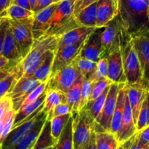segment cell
Here are the masks:
<instances>
[{
	"label": "cell",
	"instance_id": "obj_1",
	"mask_svg": "<svg viewBox=\"0 0 149 149\" xmlns=\"http://www.w3.org/2000/svg\"><path fill=\"white\" fill-rule=\"evenodd\" d=\"M118 18L131 36L149 29V0H118Z\"/></svg>",
	"mask_w": 149,
	"mask_h": 149
},
{
	"label": "cell",
	"instance_id": "obj_2",
	"mask_svg": "<svg viewBox=\"0 0 149 149\" xmlns=\"http://www.w3.org/2000/svg\"><path fill=\"white\" fill-rule=\"evenodd\" d=\"M120 51L127 79L126 84L127 86L140 85L144 86L141 67L133 45L132 37L123 28H121L120 34Z\"/></svg>",
	"mask_w": 149,
	"mask_h": 149
},
{
	"label": "cell",
	"instance_id": "obj_3",
	"mask_svg": "<svg viewBox=\"0 0 149 149\" xmlns=\"http://www.w3.org/2000/svg\"><path fill=\"white\" fill-rule=\"evenodd\" d=\"M76 0H61L58 3L49 22L45 35H54L58 38L70 30L79 27L74 15Z\"/></svg>",
	"mask_w": 149,
	"mask_h": 149
},
{
	"label": "cell",
	"instance_id": "obj_4",
	"mask_svg": "<svg viewBox=\"0 0 149 149\" xmlns=\"http://www.w3.org/2000/svg\"><path fill=\"white\" fill-rule=\"evenodd\" d=\"M58 45V38L54 35H45L34 40L29 52L21 61L22 76H32L34 70L50 51H55Z\"/></svg>",
	"mask_w": 149,
	"mask_h": 149
},
{
	"label": "cell",
	"instance_id": "obj_5",
	"mask_svg": "<svg viewBox=\"0 0 149 149\" xmlns=\"http://www.w3.org/2000/svg\"><path fill=\"white\" fill-rule=\"evenodd\" d=\"M73 149H85L94 132L95 121L85 108L72 113Z\"/></svg>",
	"mask_w": 149,
	"mask_h": 149
},
{
	"label": "cell",
	"instance_id": "obj_6",
	"mask_svg": "<svg viewBox=\"0 0 149 149\" xmlns=\"http://www.w3.org/2000/svg\"><path fill=\"white\" fill-rule=\"evenodd\" d=\"M8 20L24 58L29 52L34 41L32 33L33 16L21 20Z\"/></svg>",
	"mask_w": 149,
	"mask_h": 149
},
{
	"label": "cell",
	"instance_id": "obj_7",
	"mask_svg": "<svg viewBox=\"0 0 149 149\" xmlns=\"http://www.w3.org/2000/svg\"><path fill=\"white\" fill-rule=\"evenodd\" d=\"M131 37L141 67L143 85L149 91V29Z\"/></svg>",
	"mask_w": 149,
	"mask_h": 149
},
{
	"label": "cell",
	"instance_id": "obj_8",
	"mask_svg": "<svg viewBox=\"0 0 149 149\" xmlns=\"http://www.w3.org/2000/svg\"><path fill=\"white\" fill-rule=\"evenodd\" d=\"M80 73L72 64L60 69L51 74L47 90H56L65 94L72 86Z\"/></svg>",
	"mask_w": 149,
	"mask_h": 149
},
{
	"label": "cell",
	"instance_id": "obj_9",
	"mask_svg": "<svg viewBox=\"0 0 149 149\" xmlns=\"http://www.w3.org/2000/svg\"><path fill=\"white\" fill-rule=\"evenodd\" d=\"M122 26L118 15L104 26L102 32V57L107 58L111 53L120 49V34Z\"/></svg>",
	"mask_w": 149,
	"mask_h": 149
},
{
	"label": "cell",
	"instance_id": "obj_10",
	"mask_svg": "<svg viewBox=\"0 0 149 149\" xmlns=\"http://www.w3.org/2000/svg\"><path fill=\"white\" fill-rule=\"evenodd\" d=\"M40 84L41 82L33 76H21L18 80L13 88L6 95L12 101L14 111L17 112L19 110L27 96Z\"/></svg>",
	"mask_w": 149,
	"mask_h": 149
},
{
	"label": "cell",
	"instance_id": "obj_11",
	"mask_svg": "<svg viewBox=\"0 0 149 149\" xmlns=\"http://www.w3.org/2000/svg\"><path fill=\"white\" fill-rule=\"evenodd\" d=\"M119 86L120 84L116 83H113L110 86L102 110L95 121V122L104 131L110 132V130L112 118L116 107Z\"/></svg>",
	"mask_w": 149,
	"mask_h": 149
},
{
	"label": "cell",
	"instance_id": "obj_12",
	"mask_svg": "<svg viewBox=\"0 0 149 149\" xmlns=\"http://www.w3.org/2000/svg\"><path fill=\"white\" fill-rule=\"evenodd\" d=\"M43 110L34 118L27 121H24L18 127L12 129L6 138L0 145V149H14L18 143L34 128L40 118L43 114Z\"/></svg>",
	"mask_w": 149,
	"mask_h": 149
},
{
	"label": "cell",
	"instance_id": "obj_13",
	"mask_svg": "<svg viewBox=\"0 0 149 149\" xmlns=\"http://www.w3.org/2000/svg\"><path fill=\"white\" fill-rule=\"evenodd\" d=\"M86 40L74 45L57 48L55 51L51 74L66 66L71 64L76 57L79 56L83 47L85 45Z\"/></svg>",
	"mask_w": 149,
	"mask_h": 149
},
{
	"label": "cell",
	"instance_id": "obj_14",
	"mask_svg": "<svg viewBox=\"0 0 149 149\" xmlns=\"http://www.w3.org/2000/svg\"><path fill=\"white\" fill-rule=\"evenodd\" d=\"M104 28H97L88 36L80 53V56L96 63L101 58L102 52L101 35Z\"/></svg>",
	"mask_w": 149,
	"mask_h": 149
},
{
	"label": "cell",
	"instance_id": "obj_15",
	"mask_svg": "<svg viewBox=\"0 0 149 149\" xmlns=\"http://www.w3.org/2000/svg\"><path fill=\"white\" fill-rule=\"evenodd\" d=\"M58 3H54L45 9L34 13L33 15L32 33L34 40H37L45 35L49 29V22Z\"/></svg>",
	"mask_w": 149,
	"mask_h": 149
},
{
	"label": "cell",
	"instance_id": "obj_16",
	"mask_svg": "<svg viewBox=\"0 0 149 149\" xmlns=\"http://www.w3.org/2000/svg\"><path fill=\"white\" fill-rule=\"evenodd\" d=\"M137 132V128L133 119L132 112L131 107H130V102H129L128 97L126 92L125 97V104H124V113H123L122 123L119 132L116 136L120 145L123 144L125 141L132 135H134Z\"/></svg>",
	"mask_w": 149,
	"mask_h": 149
},
{
	"label": "cell",
	"instance_id": "obj_17",
	"mask_svg": "<svg viewBox=\"0 0 149 149\" xmlns=\"http://www.w3.org/2000/svg\"><path fill=\"white\" fill-rule=\"evenodd\" d=\"M107 58L108 61L107 78L116 84H127L120 49L109 54Z\"/></svg>",
	"mask_w": 149,
	"mask_h": 149
},
{
	"label": "cell",
	"instance_id": "obj_18",
	"mask_svg": "<svg viewBox=\"0 0 149 149\" xmlns=\"http://www.w3.org/2000/svg\"><path fill=\"white\" fill-rule=\"evenodd\" d=\"M118 15V0H99L97 2V28L104 27Z\"/></svg>",
	"mask_w": 149,
	"mask_h": 149
},
{
	"label": "cell",
	"instance_id": "obj_19",
	"mask_svg": "<svg viewBox=\"0 0 149 149\" xmlns=\"http://www.w3.org/2000/svg\"><path fill=\"white\" fill-rule=\"evenodd\" d=\"M97 28L79 26L67 31L61 37H58L57 48L72 45L79 43L87 39V37Z\"/></svg>",
	"mask_w": 149,
	"mask_h": 149
},
{
	"label": "cell",
	"instance_id": "obj_20",
	"mask_svg": "<svg viewBox=\"0 0 149 149\" xmlns=\"http://www.w3.org/2000/svg\"><path fill=\"white\" fill-rule=\"evenodd\" d=\"M147 91L148 90L143 86H127L126 84V92L130 102L135 125L137 124L142 103L145 99Z\"/></svg>",
	"mask_w": 149,
	"mask_h": 149
},
{
	"label": "cell",
	"instance_id": "obj_21",
	"mask_svg": "<svg viewBox=\"0 0 149 149\" xmlns=\"http://www.w3.org/2000/svg\"><path fill=\"white\" fill-rule=\"evenodd\" d=\"M126 97V84H120L119 91H118V99H117L116 107L113 115L110 125V132L115 136L119 132L122 123L123 113H124V104H125Z\"/></svg>",
	"mask_w": 149,
	"mask_h": 149
},
{
	"label": "cell",
	"instance_id": "obj_22",
	"mask_svg": "<svg viewBox=\"0 0 149 149\" xmlns=\"http://www.w3.org/2000/svg\"><path fill=\"white\" fill-rule=\"evenodd\" d=\"M1 55L12 61H20L23 59L19 46L15 40L10 26L7 30Z\"/></svg>",
	"mask_w": 149,
	"mask_h": 149
},
{
	"label": "cell",
	"instance_id": "obj_23",
	"mask_svg": "<svg viewBox=\"0 0 149 149\" xmlns=\"http://www.w3.org/2000/svg\"><path fill=\"white\" fill-rule=\"evenodd\" d=\"M94 132L97 149H117L120 146L116 137L113 133L103 130L96 122Z\"/></svg>",
	"mask_w": 149,
	"mask_h": 149
},
{
	"label": "cell",
	"instance_id": "obj_24",
	"mask_svg": "<svg viewBox=\"0 0 149 149\" xmlns=\"http://www.w3.org/2000/svg\"><path fill=\"white\" fill-rule=\"evenodd\" d=\"M75 20L81 26L97 28V2L88 5L74 14Z\"/></svg>",
	"mask_w": 149,
	"mask_h": 149
},
{
	"label": "cell",
	"instance_id": "obj_25",
	"mask_svg": "<svg viewBox=\"0 0 149 149\" xmlns=\"http://www.w3.org/2000/svg\"><path fill=\"white\" fill-rule=\"evenodd\" d=\"M44 111V110H43ZM47 120V113L44 111L42 117L36 124L34 128L18 143L14 149H33V147L37 142V138L42 130V127Z\"/></svg>",
	"mask_w": 149,
	"mask_h": 149
},
{
	"label": "cell",
	"instance_id": "obj_26",
	"mask_svg": "<svg viewBox=\"0 0 149 149\" xmlns=\"http://www.w3.org/2000/svg\"><path fill=\"white\" fill-rule=\"evenodd\" d=\"M54 56H55V51H48L43 60L34 70L32 76L40 82H46L49 80L51 74Z\"/></svg>",
	"mask_w": 149,
	"mask_h": 149
},
{
	"label": "cell",
	"instance_id": "obj_27",
	"mask_svg": "<svg viewBox=\"0 0 149 149\" xmlns=\"http://www.w3.org/2000/svg\"><path fill=\"white\" fill-rule=\"evenodd\" d=\"M21 61L13 67L12 71L4 79L0 81V100L11 91L18 80L22 76L23 72Z\"/></svg>",
	"mask_w": 149,
	"mask_h": 149
},
{
	"label": "cell",
	"instance_id": "obj_28",
	"mask_svg": "<svg viewBox=\"0 0 149 149\" xmlns=\"http://www.w3.org/2000/svg\"><path fill=\"white\" fill-rule=\"evenodd\" d=\"M83 81H84V75L81 73H80L72 86L65 93L67 104H69L72 112L78 111V105H79L81 96Z\"/></svg>",
	"mask_w": 149,
	"mask_h": 149
},
{
	"label": "cell",
	"instance_id": "obj_29",
	"mask_svg": "<svg viewBox=\"0 0 149 149\" xmlns=\"http://www.w3.org/2000/svg\"><path fill=\"white\" fill-rule=\"evenodd\" d=\"M46 91L34 102L31 103V104H28V105L25 106L22 108H20L18 111L15 112L13 129L20 125L24 120L26 119L29 116H31L33 113H34L37 110V109L39 108L43 104L45 100Z\"/></svg>",
	"mask_w": 149,
	"mask_h": 149
},
{
	"label": "cell",
	"instance_id": "obj_30",
	"mask_svg": "<svg viewBox=\"0 0 149 149\" xmlns=\"http://www.w3.org/2000/svg\"><path fill=\"white\" fill-rule=\"evenodd\" d=\"M55 140L51 133V121L46 120L42 127V130L37 138L33 149H45L48 148L54 147L56 146Z\"/></svg>",
	"mask_w": 149,
	"mask_h": 149
},
{
	"label": "cell",
	"instance_id": "obj_31",
	"mask_svg": "<svg viewBox=\"0 0 149 149\" xmlns=\"http://www.w3.org/2000/svg\"><path fill=\"white\" fill-rule=\"evenodd\" d=\"M61 103H67L64 93L56 90H47L43 107V110L47 113V118L51 115L54 107Z\"/></svg>",
	"mask_w": 149,
	"mask_h": 149
},
{
	"label": "cell",
	"instance_id": "obj_32",
	"mask_svg": "<svg viewBox=\"0 0 149 149\" xmlns=\"http://www.w3.org/2000/svg\"><path fill=\"white\" fill-rule=\"evenodd\" d=\"M72 64L74 66L79 72L84 75V78L93 81L97 70V63L78 56Z\"/></svg>",
	"mask_w": 149,
	"mask_h": 149
},
{
	"label": "cell",
	"instance_id": "obj_33",
	"mask_svg": "<svg viewBox=\"0 0 149 149\" xmlns=\"http://www.w3.org/2000/svg\"><path fill=\"white\" fill-rule=\"evenodd\" d=\"M55 149H73L72 116L67 121L56 144Z\"/></svg>",
	"mask_w": 149,
	"mask_h": 149
},
{
	"label": "cell",
	"instance_id": "obj_34",
	"mask_svg": "<svg viewBox=\"0 0 149 149\" xmlns=\"http://www.w3.org/2000/svg\"><path fill=\"white\" fill-rule=\"evenodd\" d=\"M109 88H110V86L107 87L104 90V92L101 95L99 96L97 99H95L93 101L88 102V103L84 107V108L88 111L89 115L91 116V117L94 121H96V119L98 118L100 113L102 112L103 106H104V102H105L106 97H107V93H108Z\"/></svg>",
	"mask_w": 149,
	"mask_h": 149
},
{
	"label": "cell",
	"instance_id": "obj_35",
	"mask_svg": "<svg viewBox=\"0 0 149 149\" xmlns=\"http://www.w3.org/2000/svg\"><path fill=\"white\" fill-rule=\"evenodd\" d=\"M33 15H34L33 11L29 10L22 7L12 4L8 7L5 12L2 13L0 16L5 17L10 20H21L29 18Z\"/></svg>",
	"mask_w": 149,
	"mask_h": 149
},
{
	"label": "cell",
	"instance_id": "obj_36",
	"mask_svg": "<svg viewBox=\"0 0 149 149\" xmlns=\"http://www.w3.org/2000/svg\"><path fill=\"white\" fill-rule=\"evenodd\" d=\"M149 125V91H146V95L142 103L138 115L136 128L137 131H140Z\"/></svg>",
	"mask_w": 149,
	"mask_h": 149
},
{
	"label": "cell",
	"instance_id": "obj_37",
	"mask_svg": "<svg viewBox=\"0 0 149 149\" xmlns=\"http://www.w3.org/2000/svg\"><path fill=\"white\" fill-rule=\"evenodd\" d=\"M71 116L72 113L66 114V115L54 117L52 119L50 120L51 126V133L56 143L58 141L63 130Z\"/></svg>",
	"mask_w": 149,
	"mask_h": 149
},
{
	"label": "cell",
	"instance_id": "obj_38",
	"mask_svg": "<svg viewBox=\"0 0 149 149\" xmlns=\"http://www.w3.org/2000/svg\"><path fill=\"white\" fill-rule=\"evenodd\" d=\"M112 84H113V82L107 78L94 80L92 81V84H91V91L88 102L93 101L95 99H97Z\"/></svg>",
	"mask_w": 149,
	"mask_h": 149
},
{
	"label": "cell",
	"instance_id": "obj_39",
	"mask_svg": "<svg viewBox=\"0 0 149 149\" xmlns=\"http://www.w3.org/2000/svg\"><path fill=\"white\" fill-rule=\"evenodd\" d=\"M91 84H92L91 80L87 79V78H85L84 77L82 89H81V100H80L78 111L82 110L85 107L86 104L88 103V100H89L90 94H91Z\"/></svg>",
	"mask_w": 149,
	"mask_h": 149
},
{
	"label": "cell",
	"instance_id": "obj_40",
	"mask_svg": "<svg viewBox=\"0 0 149 149\" xmlns=\"http://www.w3.org/2000/svg\"><path fill=\"white\" fill-rule=\"evenodd\" d=\"M121 146L124 147V149H149V144H142L139 141L138 137H137V131L134 135L132 136L130 139L121 144Z\"/></svg>",
	"mask_w": 149,
	"mask_h": 149
},
{
	"label": "cell",
	"instance_id": "obj_41",
	"mask_svg": "<svg viewBox=\"0 0 149 149\" xmlns=\"http://www.w3.org/2000/svg\"><path fill=\"white\" fill-rule=\"evenodd\" d=\"M97 70H96L95 76H94V80L104 78H107V73H108V61H107V58H100L97 61Z\"/></svg>",
	"mask_w": 149,
	"mask_h": 149
},
{
	"label": "cell",
	"instance_id": "obj_42",
	"mask_svg": "<svg viewBox=\"0 0 149 149\" xmlns=\"http://www.w3.org/2000/svg\"><path fill=\"white\" fill-rule=\"evenodd\" d=\"M72 109L69 106L68 104L67 103H61V104H58L56 106L53 110L51 115L47 118V120H51L54 117L56 116H60L66 115V114L72 113Z\"/></svg>",
	"mask_w": 149,
	"mask_h": 149
},
{
	"label": "cell",
	"instance_id": "obj_43",
	"mask_svg": "<svg viewBox=\"0 0 149 149\" xmlns=\"http://www.w3.org/2000/svg\"><path fill=\"white\" fill-rule=\"evenodd\" d=\"M13 109V103L10 98L5 96L0 100V121H2L10 110Z\"/></svg>",
	"mask_w": 149,
	"mask_h": 149
},
{
	"label": "cell",
	"instance_id": "obj_44",
	"mask_svg": "<svg viewBox=\"0 0 149 149\" xmlns=\"http://www.w3.org/2000/svg\"><path fill=\"white\" fill-rule=\"evenodd\" d=\"M10 26L9 20L7 18H4L0 24V55L2 54V48H3L4 40H5V37L6 35L7 30Z\"/></svg>",
	"mask_w": 149,
	"mask_h": 149
},
{
	"label": "cell",
	"instance_id": "obj_45",
	"mask_svg": "<svg viewBox=\"0 0 149 149\" xmlns=\"http://www.w3.org/2000/svg\"><path fill=\"white\" fill-rule=\"evenodd\" d=\"M137 137L142 144H149V125L140 131H137Z\"/></svg>",
	"mask_w": 149,
	"mask_h": 149
},
{
	"label": "cell",
	"instance_id": "obj_46",
	"mask_svg": "<svg viewBox=\"0 0 149 149\" xmlns=\"http://www.w3.org/2000/svg\"><path fill=\"white\" fill-rule=\"evenodd\" d=\"M99 0H78L76 4H75V5H74V14L77 13L84 8H86L87 6L91 5V4L97 2Z\"/></svg>",
	"mask_w": 149,
	"mask_h": 149
},
{
	"label": "cell",
	"instance_id": "obj_47",
	"mask_svg": "<svg viewBox=\"0 0 149 149\" xmlns=\"http://www.w3.org/2000/svg\"><path fill=\"white\" fill-rule=\"evenodd\" d=\"M54 3H56L54 0H37V4H36L34 10H33V12H34V13L39 12V11L45 9V8L50 6Z\"/></svg>",
	"mask_w": 149,
	"mask_h": 149
},
{
	"label": "cell",
	"instance_id": "obj_48",
	"mask_svg": "<svg viewBox=\"0 0 149 149\" xmlns=\"http://www.w3.org/2000/svg\"><path fill=\"white\" fill-rule=\"evenodd\" d=\"M18 62H19V61H10L8 66H6L5 67H4V68L0 70V81H2V79H4V78L12 71L13 67H15Z\"/></svg>",
	"mask_w": 149,
	"mask_h": 149
},
{
	"label": "cell",
	"instance_id": "obj_49",
	"mask_svg": "<svg viewBox=\"0 0 149 149\" xmlns=\"http://www.w3.org/2000/svg\"><path fill=\"white\" fill-rule=\"evenodd\" d=\"M12 4L16 5L20 7H22V8L29 10L32 11L29 0H13Z\"/></svg>",
	"mask_w": 149,
	"mask_h": 149
},
{
	"label": "cell",
	"instance_id": "obj_50",
	"mask_svg": "<svg viewBox=\"0 0 149 149\" xmlns=\"http://www.w3.org/2000/svg\"><path fill=\"white\" fill-rule=\"evenodd\" d=\"M13 0H0V15L12 5Z\"/></svg>",
	"mask_w": 149,
	"mask_h": 149
},
{
	"label": "cell",
	"instance_id": "obj_51",
	"mask_svg": "<svg viewBox=\"0 0 149 149\" xmlns=\"http://www.w3.org/2000/svg\"><path fill=\"white\" fill-rule=\"evenodd\" d=\"M85 149H97V146H96V141H95V132H94V134L91 136V138L90 140L89 144L88 145L86 148Z\"/></svg>",
	"mask_w": 149,
	"mask_h": 149
},
{
	"label": "cell",
	"instance_id": "obj_52",
	"mask_svg": "<svg viewBox=\"0 0 149 149\" xmlns=\"http://www.w3.org/2000/svg\"><path fill=\"white\" fill-rule=\"evenodd\" d=\"M10 61H10V60H8V58H5L2 55H0V70L8 66Z\"/></svg>",
	"mask_w": 149,
	"mask_h": 149
},
{
	"label": "cell",
	"instance_id": "obj_53",
	"mask_svg": "<svg viewBox=\"0 0 149 149\" xmlns=\"http://www.w3.org/2000/svg\"><path fill=\"white\" fill-rule=\"evenodd\" d=\"M29 2H30V4H31V10H34V7H35L36 4H37V0H29Z\"/></svg>",
	"mask_w": 149,
	"mask_h": 149
},
{
	"label": "cell",
	"instance_id": "obj_54",
	"mask_svg": "<svg viewBox=\"0 0 149 149\" xmlns=\"http://www.w3.org/2000/svg\"><path fill=\"white\" fill-rule=\"evenodd\" d=\"M117 149H124V147H123V146H121V145H120V146H118V148H117Z\"/></svg>",
	"mask_w": 149,
	"mask_h": 149
},
{
	"label": "cell",
	"instance_id": "obj_55",
	"mask_svg": "<svg viewBox=\"0 0 149 149\" xmlns=\"http://www.w3.org/2000/svg\"><path fill=\"white\" fill-rule=\"evenodd\" d=\"M4 18H5V17L0 16V24H1V22H2V20L4 19Z\"/></svg>",
	"mask_w": 149,
	"mask_h": 149
},
{
	"label": "cell",
	"instance_id": "obj_56",
	"mask_svg": "<svg viewBox=\"0 0 149 149\" xmlns=\"http://www.w3.org/2000/svg\"><path fill=\"white\" fill-rule=\"evenodd\" d=\"M54 1H55V2H56V3H58V2H61V0H54Z\"/></svg>",
	"mask_w": 149,
	"mask_h": 149
},
{
	"label": "cell",
	"instance_id": "obj_57",
	"mask_svg": "<svg viewBox=\"0 0 149 149\" xmlns=\"http://www.w3.org/2000/svg\"><path fill=\"white\" fill-rule=\"evenodd\" d=\"M45 149H55V146H54V147H51V148H45Z\"/></svg>",
	"mask_w": 149,
	"mask_h": 149
},
{
	"label": "cell",
	"instance_id": "obj_58",
	"mask_svg": "<svg viewBox=\"0 0 149 149\" xmlns=\"http://www.w3.org/2000/svg\"><path fill=\"white\" fill-rule=\"evenodd\" d=\"M76 1H77V2H78V0H76Z\"/></svg>",
	"mask_w": 149,
	"mask_h": 149
},
{
	"label": "cell",
	"instance_id": "obj_59",
	"mask_svg": "<svg viewBox=\"0 0 149 149\" xmlns=\"http://www.w3.org/2000/svg\"></svg>",
	"mask_w": 149,
	"mask_h": 149
}]
</instances>
